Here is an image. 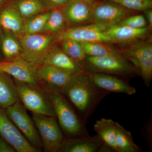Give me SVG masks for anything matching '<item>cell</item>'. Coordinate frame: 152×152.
Segmentation results:
<instances>
[{
	"label": "cell",
	"instance_id": "1",
	"mask_svg": "<svg viewBox=\"0 0 152 152\" xmlns=\"http://www.w3.org/2000/svg\"><path fill=\"white\" fill-rule=\"evenodd\" d=\"M61 91L78 111L85 124L101 101L110 93L96 86L86 71L72 75Z\"/></svg>",
	"mask_w": 152,
	"mask_h": 152
},
{
	"label": "cell",
	"instance_id": "2",
	"mask_svg": "<svg viewBox=\"0 0 152 152\" xmlns=\"http://www.w3.org/2000/svg\"><path fill=\"white\" fill-rule=\"evenodd\" d=\"M47 95L60 126L66 134L73 137L88 134L86 124L76 113L61 89L50 86L47 91Z\"/></svg>",
	"mask_w": 152,
	"mask_h": 152
},
{
	"label": "cell",
	"instance_id": "3",
	"mask_svg": "<svg viewBox=\"0 0 152 152\" xmlns=\"http://www.w3.org/2000/svg\"><path fill=\"white\" fill-rule=\"evenodd\" d=\"M143 39L126 44L119 51L135 68L146 86L149 87L152 78V41Z\"/></svg>",
	"mask_w": 152,
	"mask_h": 152
},
{
	"label": "cell",
	"instance_id": "4",
	"mask_svg": "<svg viewBox=\"0 0 152 152\" xmlns=\"http://www.w3.org/2000/svg\"><path fill=\"white\" fill-rule=\"evenodd\" d=\"M83 67L85 70L89 73L120 76H130L137 73L135 68L122 55L103 57L87 56Z\"/></svg>",
	"mask_w": 152,
	"mask_h": 152
},
{
	"label": "cell",
	"instance_id": "5",
	"mask_svg": "<svg viewBox=\"0 0 152 152\" xmlns=\"http://www.w3.org/2000/svg\"><path fill=\"white\" fill-rule=\"evenodd\" d=\"M55 40L51 34H26L21 41V58L34 67L42 64Z\"/></svg>",
	"mask_w": 152,
	"mask_h": 152
},
{
	"label": "cell",
	"instance_id": "6",
	"mask_svg": "<svg viewBox=\"0 0 152 152\" xmlns=\"http://www.w3.org/2000/svg\"><path fill=\"white\" fill-rule=\"evenodd\" d=\"M131 14L130 10L115 3L96 0L93 4L91 23L98 25L105 31Z\"/></svg>",
	"mask_w": 152,
	"mask_h": 152
},
{
	"label": "cell",
	"instance_id": "7",
	"mask_svg": "<svg viewBox=\"0 0 152 152\" xmlns=\"http://www.w3.org/2000/svg\"><path fill=\"white\" fill-rule=\"evenodd\" d=\"M33 121L44 148L49 152L58 151L64 140L56 116L34 114Z\"/></svg>",
	"mask_w": 152,
	"mask_h": 152
},
{
	"label": "cell",
	"instance_id": "8",
	"mask_svg": "<svg viewBox=\"0 0 152 152\" xmlns=\"http://www.w3.org/2000/svg\"><path fill=\"white\" fill-rule=\"evenodd\" d=\"M16 86L19 98L27 109L34 114L56 117L50 102H48L37 89L18 81H17Z\"/></svg>",
	"mask_w": 152,
	"mask_h": 152
},
{
	"label": "cell",
	"instance_id": "9",
	"mask_svg": "<svg viewBox=\"0 0 152 152\" xmlns=\"http://www.w3.org/2000/svg\"><path fill=\"white\" fill-rule=\"evenodd\" d=\"M6 109V113L10 118L28 141L39 151L42 147V141L34 123L24 107L18 101Z\"/></svg>",
	"mask_w": 152,
	"mask_h": 152
},
{
	"label": "cell",
	"instance_id": "10",
	"mask_svg": "<svg viewBox=\"0 0 152 152\" xmlns=\"http://www.w3.org/2000/svg\"><path fill=\"white\" fill-rule=\"evenodd\" d=\"M55 39L58 42L73 40L80 43L104 42L111 43L110 39L101 27L94 23L66 29L57 33Z\"/></svg>",
	"mask_w": 152,
	"mask_h": 152
},
{
	"label": "cell",
	"instance_id": "11",
	"mask_svg": "<svg viewBox=\"0 0 152 152\" xmlns=\"http://www.w3.org/2000/svg\"><path fill=\"white\" fill-rule=\"evenodd\" d=\"M0 135L17 152L38 151L20 132L7 113L1 108Z\"/></svg>",
	"mask_w": 152,
	"mask_h": 152
},
{
	"label": "cell",
	"instance_id": "12",
	"mask_svg": "<svg viewBox=\"0 0 152 152\" xmlns=\"http://www.w3.org/2000/svg\"><path fill=\"white\" fill-rule=\"evenodd\" d=\"M0 73L12 76L17 81L27 84L38 89L39 78L35 67L21 58L11 61H0Z\"/></svg>",
	"mask_w": 152,
	"mask_h": 152
},
{
	"label": "cell",
	"instance_id": "13",
	"mask_svg": "<svg viewBox=\"0 0 152 152\" xmlns=\"http://www.w3.org/2000/svg\"><path fill=\"white\" fill-rule=\"evenodd\" d=\"M93 4L84 0H70L62 8L67 26L75 27L91 24Z\"/></svg>",
	"mask_w": 152,
	"mask_h": 152
},
{
	"label": "cell",
	"instance_id": "14",
	"mask_svg": "<svg viewBox=\"0 0 152 152\" xmlns=\"http://www.w3.org/2000/svg\"><path fill=\"white\" fill-rule=\"evenodd\" d=\"M88 73L96 86L109 93H122L133 95L137 91L135 88L116 76L99 73Z\"/></svg>",
	"mask_w": 152,
	"mask_h": 152
},
{
	"label": "cell",
	"instance_id": "15",
	"mask_svg": "<svg viewBox=\"0 0 152 152\" xmlns=\"http://www.w3.org/2000/svg\"><path fill=\"white\" fill-rule=\"evenodd\" d=\"M42 64L53 66L72 74L86 71L83 65L73 60L62 49L56 46L52 47L50 49Z\"/></svg>",
	"mask_w": 152,
	"mask_h": 152
},
{
	"label": "cell",
	"instance_id": "16",
	"mask_svg": "<svg viewBox=\"0 0 152 152\" xmlns=\"http://www.w3.org/2000/svg\"><path fill=\"white\" fill-rule=\"evenodd\" d=\"M64 141L58 151L66 152H98L103 142L97 134L76 136Z\"/></svg>",
	"mask_w": 152,
	"mask_h": 152
},
{
	"label": "cell",
	"instance_id": "17",
	"mask_svg": "<svg viewBox=\"0 0 152 152\" xmlns=\"http://www.w3.org/2000/svg\"><path fill=\"white\" fill-rule=\"evenodd\" d=\"M148 26L134 28L124 26H114L104 31L110 38L111 43L126 45L145 38L151 31Z\"/></svg>",
	"mask_w": 152,
	"mask_h": 152
},
{
	"label": "cell",
	"instance_id": "18",
	"mask_svg": "<svg viewBox=\"0 0 152 152\" xmlns=\"http://www.w3.org/2000/svg\"><path fill=\"white\" fill-rule=\"evenodd\" d=\"M39 79L51 87L61 89L74 74L48 65L43 64L37 71Z\"/></svg>",
	"mask_w": 152,
	"mask_h": 152
},
{
	"label": "cell",
	"instance_id": "19",
	"mask_svg": "<svg viewBox=\"0 0 152 152\" xmlns=\"http://www.w3.org/2000/svg\"><path fill=\"white\" fill-rule=\"evenodd\" d=\"M116 122L110 119L102 118L96 121L94 125V131L104 143L117 152L115 142Z\"/></svg>",
	"mask_w": 152,
	"mask_h": 152
},
{
	"label": "cell",
	"instance_id": "20",
	"mask_svg": "<svg viewBox=\"0 0 152 152\" xmlns=\"http://www.w3.org/2000/svg\"><path fill=\"white\" fill-rule=\"evenodd\" d=\"M24 25L22 17L16 8H7L0 14V26L6 31L20 34L24 31Z\"/></svg>",
	"mask_w": 152,
	"mask_h": 152
},
{
	"label": "cell",
	"instance_id": "21",
	"mask_svg": "<svg viewBox=\"0 0 152 152\" xmlns=\"http://www.w3.org/2000/svg\"><path fill=\"white\" fill-rule=\"evenodd\" d=\"M19 99L16 86L10 78L0 73V107L7 108Z\"/></svg>",
	"mask_w": 152,
	"mask_h": 152
},
{
	"label": "cell",
	"instance_id": "22",
	"mask_svg": "<svg viewBox=\"0 0 152 152\" xmlns=\"http://www.w3.org/2000/svg\"><path fill=\"white\" fill-rule=\"evenodd\" d=\"M115 134L117 152H140L142 151L133 141L130 132L117 122Z\"/></svg>",
	"mask_w": 152,
	"mask_h": 152
},
{
	"label": "cell",
	"instance_id": "23",
	"mask_svg": "<svg viewBox=\"0 0 152 152\" xmlns=\"http://www.w3.org/2000/svg\"><path fill=\"white\" fill-rule=\"evenodd\" d=\"M87 56L103 57L121 55L118 50L108 43L90 42L81 43Z\"/></svg>",
	"mask_w": 152,
	"mask_h": 152
},
{
	"label": "cell",
	"instance_id": "24",
	"mask_svg": "<svg viewBox=\"0 0 152 152\" xmlns=\"http://www.w3.org/2000/svg\"><path fill=\"white\" fill-rule=\"evenodd\" d=\"M67 26L62 9H54L50 16L43 31L45 32L59 33L66 29Z\"/></svg>",
	"mask_w": 152,
	"mask_h": 152
},
{
	"label": "cell",
	"instance_id": "25",
	"mask_svg": "<svg viewBox=\"0 0 152 152\" xmlns=\"http://www.w3.org/2000/svg\"><path fill=\"white\" fill-rule=\"evenodd\" d=\"M61 49L73 60L83 66L87 56L81 43L71 39L61 41Z\"/></svg>",
	"mask_w": 152,
	"mask_h": 152
},
{
	"label": "cell",
	"instance_id": "26",
	"mask_svg": "<svg viewBox=\"0 0 152 152\" xmlns=\"http://www.w3.org/2000/svg\"><path fill=\"white\" fill-rule=\"evenodd\" d=\"M50 12L38 14L30 17L24 25V31L26 34H35L43 31Z\"/></svg>",
	"mask_w": 152,
	"mask_h": 152
},
{
	"label": "cell",
	"instance_id": "27",
	"mask_svg": "<svg viewBox=\"0 0 152 152\" xmlns=\"http://www.w3.org/2000/svg\"><path fill=\"white\" fill-rule=\"evenodd\" d=\"M16 8L24 18L33 16L40 13L44 9L40 0H20L17 3Z\"/></svg>",
	"mask_w": 152,
	"mask_h": 152
},
{
	"label": "cell",
	"instance_id": "28",
	"mask_svg": "<svg viewBox=\"0 0 152 152\" xmlns=\"http://www.w3.org/2000/svg\"><path fill=\"white\" fill-rule=\"evenodd\" d=\"M2 49L4 55L9 58H17L22 55L20 44L11 36H7L4 38L2 43Z\"/></svg>",
	"mask_w": 152,
	"mask_h": 152
},
{
	"label": "cell",
	"instance_id": "29",
	"mask_svg": "<svg viewBox=\"0 0 152 152\" xmlns=\"http://www.w3.org/2000/svg\"><path fill=\"white\" fill-rule=\"evenodd\" d=\"M130 11H144L152 9V0H105Z\"/></svg>",
	"mask_w": 152,
	"mask_h": 152
},
{
	"label": "cell",
	"instance_id": "30",
	"mask_svg": "<svg viewBox=\"0 0 152 152\" xmlns=\"http://www.w3.org/2000/svg\"><path fill=\"white\" fill-rule=\"evenodd\" d=\"M114 26H124L134 28H141L148 26L145 18L141 15L130 16L123 19Z\"/></svg>",
	"mask_w": 152,
	"mask_h": 152
},
{
	"label": "cell",
	"instance_id": "31",
	"mask_svg": "<svg viewBox=\"0 0 152 152\" xmlns=\"http://www.w3.org/2000/svg\"><path fill=\"white\" fill-rule=\"evenodd\" d=\"M44 8L54 9L62 8L65 6L70 0H40Z\"/></svg>",
	"mask_w": 152,
	"mask_h": 152
},
{
	"label": "cell",
	"instance_id": "32",
	"mask_svg": "<svg viewBox=\"0 0 152 152\" xmlns=\"http://www.w3.org/2000/svg\"><path fill=\"white\" fill-rule=\"evenodd\" d=\"M145 18L146 20L148 26L151 29L152 27V9H148L143 11Z\"/></svg>",
	"mask_w": 152,
	"mask_h": 152
},
{
	"label": "cell",
	"instance_id": "33",
	"mask_svg": "<svg viewBox=\"0 0 152 152\" xmlns=\"http://www.w3.org/2000/svg\"><path fill=\"white\" fill-rule=\"evenodd\" d=\"M0 151L13 152H15V150L10 145L6 144L4 142L0 140Z\"/></svg>",
	"mask_w": 152,
	"mask_h": 152
},
{
	"label": "cell",
	"instance_id": "34",
	"mask_svg": "<svg viewBox=\"0 0 152 152\" xmlns=\"http://www.w3.org/2000/svg\"><path fill=\"white\" fill-rule=\"evenodd\" d=\"M115 152L113 148L108 145L104 143L102 145L98 152Z\"/></svg>",
	"mask_w": 152,
	"mask_h": 152
},
{
	"label": "cell",
	"instance_id": "35",
	"mask_svg": "<svg viewBox=\"0 0 152 152\" xmlns=\"http://www.w3.org/2000/svg\"><path fill=\"white\" fill-rule=\"evenodd\" d=\"M84 1H86L87 2L93 4L96 0H84Z\"/></svg>",
	"mask_w": 152,
	"mask_h": 152
},
{
	"label": "cell",
	"instance_id": "36",
	"mask_svg": "<svg viewBox=\"0 0 152 152\" xmlns=\"http://www.w3.org/2000/svg\"><path fill=\"white\" fill-rule=\"evenodd\" d=\"M3 0H0V4L1 3V2Z\"/></svg>",
	"mask_w": 152,
	"mask_h": 152
}]
</instances>
